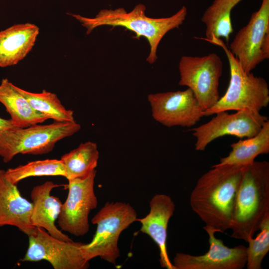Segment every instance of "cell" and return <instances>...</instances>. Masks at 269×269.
<instances>
[{"instance_id": "cell-1", "label": "cell", "mask_w": 269, "mask_h": 269, "mask_svg": "<svg viewBox=\"0 0 269 269\" xmlns=\"http://www.w3.org/2000/svg\"><path fill=\"white\" fill-rule=\"evenodd\" d=\"M245 166L217 164L198 180L190 198L191 209L216 233L230 229L237 191Z\"/></svg>"}, {"instance_id": "cell-2", "label": "cell", "mask_w": 269, "mask_h": 269, "mask_svg": "<svg viewBox=\"0 0 269 269\" xmlns=\"http://www.w3.org/2000/svg\"><path fill=\"white\" fill-rule=\"evenodd\" d=\"M269 216V162L246 165L235 202L231 237L247 242Z\"/></svg>"}, {"instance_id": "cell-3", "label": "cell", "mask_w": 269, "mask_h": 269, "mask_svg": "<svg viewBox=\"0 0 269 269\" xmlns=\"http://www.w3.org/2000/svg\"><path fill=\"white\" fill-rule=\"evenodd\" d=\"M146 7L139 3L128 12L124 8L102 9L94 17H87L78 14H69L79 21L89 34L96 27L103 25L121 26L135 33V38L145 37L150 46L146 61L152 64L157 59V47L169 31L178 28L185 20L187 9L183 6L173 15L165 18H151L145 14Z\"/></svg>"}, {"instance_id": "cell-4", "label": "cell", "mask_w": 269, "mask_h": 269, "mask_svg": "<svg viewBox=\"0 0 269 269\" xmlns=\"http://www.w3.org/2000/svg\"><path fill=\"white\" fill-rule=\"evenodd\" d=\"M205 40L221 47L225 51L229 64L230 78L225 94L212 107L204 110V116L245 109L260 112L266 108L269 104V89L266 80L252 72L246 73L221 38Z\"/></svg>"}, {"instance_id": "cell-5", "label": "cell", "mask_w": 269, "mask_h": 269, "mask_svg": "<svg viewBox=\"0 0 269 269\" xmlns=\"http://www.w3.org/2000/svg\"><path fill=\"white\" fill-rule=\"evenodd\" d=\"M137 213L129 203L107 202L94 216L91 222L97 228L92 241L82 247L85 259L96 257L116 265L120 257L118 241L122 232L136 221Z\"/></svg>"}, {"instance_id": "cell-6", "label": "cell", "mask_w": 269, "mask_h": 269, "mask_svg": "<svg viewBox=\"0 0 269 269\" xmlns=\"http://www.w3.org/2000/svg\"><path fill=\"white\" fill-rule=\"evenodd\" d=\"M80 128L76 121H54L50 124H36L23 128L12 127L0 133V156L7 163L18 154L49 153L58 141L73 135Z\"/></svg>"}, {"instance_id": "cell-7", "label": "cell", "mask_w": 269, "mask_h": 269, "mask_svg": "<svg viewBox=\"0 0 269 269\" xmlns=\"http://www.w3.org/2000/svg\"><path fill=\"white\" fill-rule=\"evenodd\" d=\"M223 65L216 53L183 56L179 63V85L190 89L204 110L219 99V86Z\"/></svg>"}, {"instance_id": "cell-8", "label": "cell", "mask_w": 269, "mask_h": 269, "mask_svg": "<svg viewBox=\"0 0 269 269\" xmlns=\"http://www.w3.org/2000/svg\"><path fill=\"white\" fill-rule=\"evenodd\" d=\"M229 49L247 73L269 59V0H262L260 8L237 33Z\"/></svg>"}, {"instance_id": "cell-9", "label": "cell", "mask_w": 269, "mask_h": 269, "mask_svg": "<svg viewBox=\"0 0 269 269\" xmlns=\"http://www.w3.org/2000/svg\"><path fill=\"white\" fill-rule=\"evenodd\" d=\"M96 175L95 169L84 177L68 180L66 185L68 196L57 218L61 231L76 237L84 236L88 232L89 215L98 205L94 190Z\"/></svg>"}, {"instance_id": "cell-10", "label": "cell", "mask_w": 269, "mask_h": 269, "mask_svg": "<svg viewBox=\"0 0 269 269\" xmlns=\"http://www.w3.org/2000/svg\"><path fill=\"white\" fill-rule=\"evenodd\" d=\"M210 121L191 130L196 141L195 148L204 151L209 143L225 135H233L240 139L257 135L268 118L260 112L249 109L237 111L233 114L227 111L218 112Z\"/></svg>"}, {"instance_id": "cell-11", "label": "cell", "mask_w": 269, "mask_h": 269, "mask_svg": "<svg viewBox=\"0 0 269 269\" xmlns=\"http://www.w3.org/2000/svg\"><path fill=\"white\" fill-rule=\"evenodd\" d=\"M28 237V247L22 262L45 260L54 269H87L89 262L84 258V243L65 241L50 235L43 228L36 227L34 234Z\"/></svg>"}, {"instance_id": "cell-12", "label": "cell", "mask_w": 269, "mask_h": 269, "mask_svg": "<svg viewBox=\"0 0 269 269\" xmlns=\"http://www.w3.org/2000/svg\"><path fill=\"white\" fill-rule=\"evenodd\" d=\"M147 98L153 118L168 128H190L204 116V109L189 88L150 94Z\"/></svg>"}, {"instance_id": "cell-13", "label": "cell", "mask_w": 269, "mask_h": 269, "mask_svg": "<svg viewBox=\"0 0 269 269\" xmlns=\"http://www.w3.org/2000/svg\"><path fill=\"white\" fill-rule=\"evenodd\" d=\"M209 236V250L205 254L195 256L177 253L172 264L175 269H242L246 265L247 247L225 246L222 240L215 236L211 227L204 226Z\"/></svg>"}, {"instance_id": "cell-14", "label": "cell", "mask_w": 269, "mask_h": 269, "mask_svg": "<svg viewBox=\"0 0 269 269\" xmlns=\"http://www.w3.org/2000/svg\"><path fill=\"white\" fill-rule=\"evenodd\" d=\"M150 211L144 217L137 219L141 224L140 231L147 235L157 245L159 262L162 268L175 269L167 250V229L175 205L171 198L165 194L154 195L149 202Z\"/></svg>"}, {"instance_id": "cell-15", "label": "cell", "mask_w": 269, "mask_h": 269, "mask_svg": "<svg viewBox=\"0 0 269 269\" xmlns=\"http://www.w3.org/2000/svg\"><path fill=\"white\" fill-rule=\"evenodd\" d=\"M0 169V228L12 226L27 236L33 235L36 227L31 222L32 203L22 197L17 185L5 176Z\"/></svg>"}, {"instance_id": "cell-16", "label": "cell", "mask_w": 269, "mask_h": 269, "mask_svg": "<svg viewBox=\"0 0 269 269\" xmlns=\"http://www.w3.org/2000/svg\"><path fill=\"white\" fill-rule=\"evenodd\" d=\"M60 186L47 181L32 188L30 193L32 203L31 222L33 226L43 228L54 237L71 242L73 240L55 225L62 203L59 198L50 193L54 188Z\"/></svg>"}, {"instance_id": "cell-17", "label": "cell", "mask_w": 269, "mask_h": 269, "mask_svg": "<svg viewBox=\"0 0 269 269\" xmlns=\"http://www.w3.org/2000/svg\"><path fill=\"white\" fill-rule=\"evenodd\" d=\"M39 33L34 23L15 24L0 31V67L17 64L31 51Z\"/></svg>"}, {"instance_id": "cell-18", "label": "cell", "mask_w": 269, "mask_h": 269, "mask_svg": "<svg viewBox=\"0 0 269 269\" xmlns=\"http://www.w3.org/2000/svg\"><path fill=\"white\" fill-rule=\"evenodd\" d=\"M0 103L10 116L14 127L26 128L42 123L48 119L32 108L27 100L18 91L17 86L7 78L0 84Z\"/></svg>"}, {"instance_id": "cell-19", "label": "cell", "mask_w": 269, "mask_h": 269, "mask_svg": "<svg viewBox=\"0 0 269 269\" xmlns=\"http://www.w3.org/2000/svg\"><path fill=\"white\" fill-rule=\"evenodd\" d=\"M231 151L228 155L222 157L220 165L246 166L253 163L257 156L269 153V120L264 124L256 135L241 139L231 144Z\"/></svg>"}, {"instance_id": "cell-20", "label": "cell", "mask_w": 269, "mask_h": 269, "mask_svg": "<svg viewBox=\"0 0 269 269\" xmlns=\"http://www.w3.org/2000/svg\"><path fill=\"white\" fill-rule=\"evenodd\" d=\"M242 0H214L205 11L201 20L205 25L206 38H224L228 43L233 32L231 20L233 8Z\"/></svg>"}, {"instance_id": "cell-21", "label": "cell", "mask_w": 269, "mask_h": 269, "mask_svg": "<svg viewBox=\"0 0 269 269\" xmlns=\"http://www.w3.org/2000/svg\"><path fill=\"white\" fill-rule=\"evenodd\" d=\"M99 152L96 143L87 141L78 147L63 155L60 159L66 170L67 180L84 177L95 169Z\"/></svg>"}, {"instance_id": "cell-22", "label": "cell", "mask_w": 269, "mask_h": 269, "mask_svg": "<svg viewBox=\"0 0 269 269\" xmlns=\"http://www.w3.org/2000/svg\"><path fill=\"white\" fill-rule=\"evenodd\" d=\"M18 91L27 100L32 108L55 122H74V112L66 109L56 94L43 90L33 93L17 86Z\"/></svg>"}, {"instance_id": "cell-23", "label": "cell", "mask_w": 269, "mask_h": 269, "mask_svg": "<svg viewBox=\"0 0 269 269\" xmlns=\"http://www.w3.org/2000/svg\"><path fill=\"white\" fill-rule=\"evenodd\" d=\"M5 176L16 184L21 180L32 176H61L66 177L65 166L61 159H46L29 162L5 170Z\"/></svg>"}, {"instance_id": "cell-24", "label": "cell", "mask_w": 269, "mask_h": 269, "mask_svg": "<svg viewBox=\"0 0 269 269\" xmlns=\"http://www.w3.org/2000/svg\"><path fill=\"white\" fill-rule=\"evenodd\" d=\"M260 232L257 237L248 241L247 262L248 269H261L262 263L269 251V216L266 217L261 225Z\"/></svg>"}, {"instance_id": "cell-25", "label": "cell", "mask_w": 269, "mask_h": 269, "mask_svg": "<svg viewBox=\"0 0 269 269\" xmlns=\"http://www.w3.org/2000/svg\"><path fill=\"white\" fill-rule=\"evenodd\" d=\"M14 127L10 119L0 118V133L8 128Z\"/></svg>"}]
</instances>
